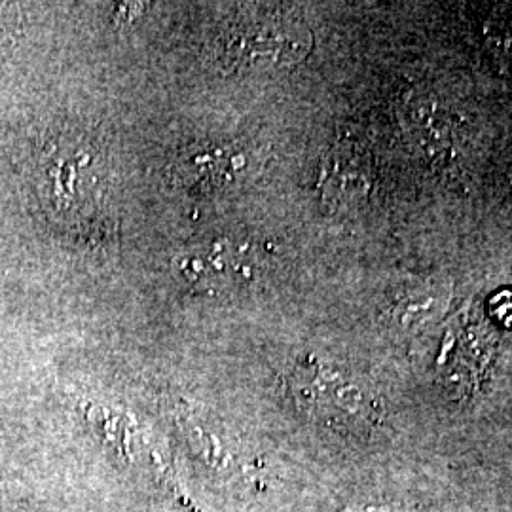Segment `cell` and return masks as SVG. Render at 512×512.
<instances>
[{"instance_id": "1", "label": "cell", "mask_w": 512, "mask_h": 512, "mask_svg": "<svg viewBox=\"0 0 512 512\" xmlns=\"http://www.w3.org/2000/svg\"><path fill=\"white\" fill-rule=\"evenodd\" d=\"M311 44L304 19L270 6L226 21L215 37L213 52L224 69H285L310 54Z\"/></svg>"}, {"instance_id": "5", "label": "cell", "mask_w": 512, "mask_h": 512, "mask_svg": "<svg viewBox=\"0 0 512 512\" xmlns=\"http://www.w3.org/2000/svg\"><path fill=\"white\" fill-rule=\"evenodd\" d=\"M251 156L238 143L194 145L169 165V179L190 194H213L238 184L249 171Z\"/></svg>"}, {"instance_id": "2", "label": "cell", "mask_w": 512, "mask_h": 512, "mask_svg": "<svg viewBox=\"0 0 512 512\" xmlns=\"http://www.w3.org/2000/svg\"><path fill=\"white\" fill-rule=\"evenodd\" d=\"M175 272L202 293H239L253 289L266 272V255L255 241L207 239L188 247L173 260Z\"/></svg>"}, {"instance_id": "8", "label": "cell", "mask_w": 512, "mask_h": 512, "mask_svg": "<svg viewBox=\"0 0 512 512\" xmlns=\"http://www.w3.org/2000/svg\"><path fill=\"white\" fill-rule=\"evenodd\" d=\"M484 37L495 59L512 69V4L495 8L486 19Z\"/></svg>"}, {"instance_id": "4", "label": "cell", "mask_w": 512, "mask_h": 512, "mask_svg": "<svg viewBox=\"0 0 512 512\" xmlns=\"http://www.w3.org/2000/svg\"><path fill=\"white\" fill-rule=\"evenodd\" d=\"M294 397L308 412L332 421H363L372 418L374 406L359 385L340 372L315 361L296 366L291 376Z\"/></svg>"}, {"instance_id": "9", "label": "cell", "mask_w": 512, "mask_h": 512, "mask_svg": "<svg viewBox=\"0 0 512 512\" xmlns=\"http://www.w3.org/2000/svg\"><path fill=\"white\" fill-rule=\"evenodd\" d=\"M511 190H512V175H511Z\"/></svg>"}, {"instance_id": "7", "label": "cell", "mask_w": 512, "mask_h": 512, "mask_svg": "<svg viewBox=\"0 0 512 512\" xmlns=\"http://www.w3.org/2000/svg\"><path fill=\"white\" fill-rule=\"evenodd\" d=\"M450 291L444 285L423 283L416 287H408L399 294L391 306V315L397 325L410 329L423 325L431 319H437L439 313L446 308Z\"/></svg>"}, {"instance_id": "3", "label": "cell", "mask_w": 512, "mask_h": 512, "mask_svg": "<svg viewBox=\"0 0 512 512\" xmlns=\"http://www.w3.org/2000/svg\"><path fill=\"white\" fill-rule=\"evenodd\" d=\"M99 156L84 143H65L54 148L44 167V192L55 215L80 220L97 207Z\"/></svg>"}, {"instance_id": "6", "label": "cell", "mask_w": 512, "mask_h": 512, "mask_svg": "<svg viewBox=\"0 0 512 512\" xmlns=\"http://www.w3.org/2000/svg\"><path fill=\"white\" fill-rule=\"evenodd\" d=\"M370 167L359 152L338 150L325 169V188L329 200L342 205H357L370 194Z\"/></svg>"}]
</instances>
